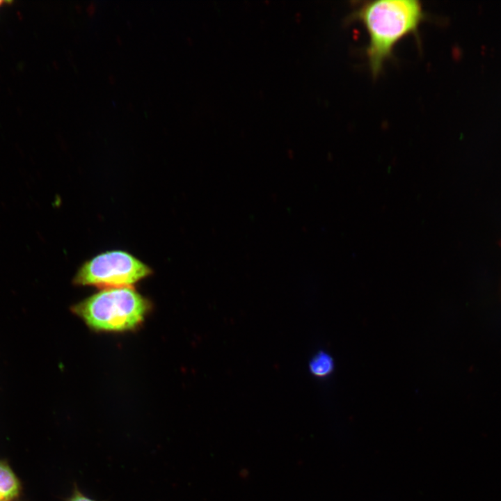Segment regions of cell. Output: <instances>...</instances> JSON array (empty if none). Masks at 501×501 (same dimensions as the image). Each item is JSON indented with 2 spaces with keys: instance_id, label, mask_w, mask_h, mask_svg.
<instances>
[{
  "instance_id": "6da1fadb",
  "label": "cell",
  "mask_w": 501,
  "mask_h": 501,
  "mask_svg": "<svg viewBox=\"0 0 501 501\" xmlns=\"http://www.w3.org/2000/svg\"><path fill=\"white\" fill-rule=\"evenodd\" d=\"M350 18L361 22L367 31L366 56L370 72L376 77L393 56L398 42L418 34L425 13L418 0H374L361 3Z\"/></svg>"
},
{
  "instance_id": "7a4b0ae2",
  "label": "cell",
  "mask_w": 501,
  "mask_h": 501,
  "mask_svg": "<svg viewBox=\"0 0 501 501\" xmlns=\"http://www.w3.org/2000/svg\"><path fill=\"white\" fill-rule=\"evenodd\" d=\"M150 303L133 287L106 288L72 307V312L90 328L121 332L137 328Z\"/></svg>"
},
{
  "instance_id": "3957f363",
  "label": "cell",
  "mask_w": 501,
  "mask_h": 501,
  "mask_svg": "<svg viewBox=\"0 0 501 501\" xmlns=\"http://www.w3.org/2000/svg\"><path fill=\"white\" fill-rule=\"evenodd\" d=\"M152 273L144 262L123 250L100 253L84 262L74 277L77 285L102 288L133 287Z\"/></svg>"
},
{
  "instance_id": "277c9868",
  "label": "cell",
  "mask_w": 501,
  "mask_h": 501,
  "mask_svg": "<svg viewBox=\"0 0 501 501\" xmlns=\"http://www.w3.org/2000/svg\"><path fill=\"white\" fill-rule=\"evenodd\" d=\"M19 482L10 468L0 461V501H11L19 492Z\"/></svg>"
},
{
  "instance_id": "5b68a950",
  "label": "cell",
  "mask_w": 501,
  "mask_h": 501,
  "mask_svg": "<svg viewBox=\"0 0 501 501\" xmlns=\"http://www.w3.org/2000/svg\"><path fill=\"white\" fill-rule=\"evenodd\" d=\"M333 360L328 353L320 351L314 356L310 363V372L318 377L328 376L333 370Z\"/></svg>"
},
{
  "instance_id": "8992f818",
  "label": "cell",
  "mask_w": 501,
  "mask_h": 501,
  "mask_svg": "<svg viewBox=\"0 0 501 501\" xmlns=\"http://www.w3.org/2000/svg\"><path fill=\"white\" fill-rule=\"evenodd\" d=\"M67 501H95L94 500H92L84 494H82L81 492H79L78 490H74L72 495L69 498Z\"/></svg>"
},
{
  "instance_id": "52a82bcc",
  "label": "cell",
  "mask_w": 501,
  "mask_h": 501,
  "mask_svg": "<svg viewBox=\"0 0 501 501\" xmlns=\"http://www.w3.org/2000/svg\"><path fill=\"white\" fill-rule=\"evenodd\" d=\"M6 2L7 1L0 0V7L2 6L4 3H6Z\"/></svg>"
}]
</instances>
